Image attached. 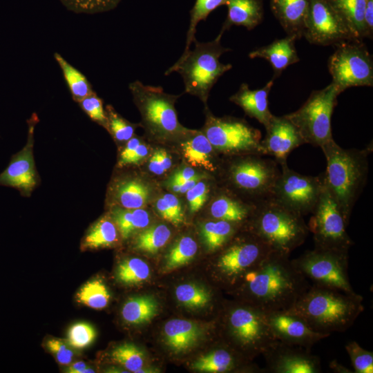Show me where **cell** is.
Instances as JSON below:
<instances>
[{
    "mask_svg": "<svg viewBox=\"0 0 373 373\" xmlns=\"http://www.w3.org/2000/svg\"><path fill=\"white\" fill-rule=\"evenodd\" d=\"M247 303L264 312L286 311L310 287L289 255L272 250L239 282Z\"/></svg>",
    "mask_w": 373,
    "mask_h": 373,
    "instance_id": "6da1fadb",
    "label": "cell"
},
{
    "mask_svg": "<svg viewBox=\"0 0 373 373\" xmlns=\"http://www.w3.org/2000/svg\"><path fill=\"white\" fill-rule=\"evenodd\" d=\"M363 298L315 285L298 298L287 312L302 318L313 330L331 334L349 329L363 312Z\"/></svg>",
    "mask_w": 373,
    "mask_h": 373,
    "instance_id": "7a4b0ae2",
    "label": "cell"
},
{
    "mask_svg": "<svg viewBox=\"0 0 373 373\" xmlns=\"http://www.w3.org/2000/svg\"><path fill=\"white\" fill-rule=\"evenodd\" d=\"M321 148L327 162L324 182L350 222L354 206L367 182L372 144L363 149H347L333 139Z\"/></svg>",
    "mask_w": 373,
    "mask_h": 373,
    "instance_id": "3957f363",
    "label": "cell"
},
{
    "mask_svg": "<svg viewBox=\"0 0 373 373\" xmlns=\"http://www.w3.org/2000/svg\"><path fill=\"white\" fill-rule=\"evenodd\" d=\"M247 227L273 250L288 255L304 243L309 233L303 216L272 198L256 204Z\"/></svg>",
    "mask_w": 373,
    "mask_h": 373,
    "instance_id": "277c9868",
    "label": "cell"
},
{
    "mask_svg": "<svg viewBox=\"0 0 373 373\" xmlns=\"http://www.w3.org/2000/svg\"><path fill=\"white\" fill-rule=\"evenodd\" d=\"M223 33L220 31L211 41L200 42L195 39L193 50L182 55L165 73L166 75L173 72L180 73L184 81L185 93L198 97L204 103L218 79L232 68L231 64L220 61L223 53L231 50L221 44Z\"/></svg>",
    "mask_w": 373,
    "mask_h": 373,
    "instance_id": "5b68a950",
    "label": "cell"
},
{
    "mask_svg": "<svg viewBox=\"0 0 373 373\" xmlns=\"http://www.w3.org/2000/svg\"><path fill=\"white\" fill-rule=\"evenodd\" d=\"M341 94L332 82L313 91L296 111L285 116L296 126L305 144L322 147L333 140L332 116Z\"/></svg>",
    "mask_w": 373,
    "mask_h": 373,
    "instance_id": "8992f818",
    "label": "cell"
},
{
    "mask_svg": "<svg viewBox=\"0 0 373 373\" xmlns=\"http://www.w3.org/2000/svg\"><path fill=\"white\" fill-rule=\"evenodd\" d=\"M227 166V180L233 187L257 204L271 198L280 175L278 164L258 154L239 155Z\"/></svg>",
    "mask_w": 373,
    "mask_h": 373,
    "instance_id": "52a82bcc",
    "label": "cell"
},
{
    "mask_svg": "<svg viewBox=\"0 0 373 373\" xmlns=\"http://www.w3.org/2000/svg\"><path fill=\"white\" fill-rule=\"evenodd\" d=\"M228 336L247 356L263 354L278 340L267 323L265 312L246 303L236 305L226 314Z\"/></svg>",
    "mask_w": 373,
    "mask_h": 373,
    "instance_id": "ba28073f",
    "label": "cell"
},
{
    "mask_svg": "<svg viewBox=\"0 0 373 373\" xmlns=\"http://www.w3.org/2000/svg\"><path fill=\"white\" fill-rule=\"evenodd\" d=\"M348 259L347 250L314 248L291 262L312 285L354 294L348 276Z\"/></svg>",
    "mask_w": 373,
    "mask_h": 373,
    "instance_id": "9c48e42d",
    "label": "cell"
},
{
    "mask_svg": "<svg viewBox=\"0 0 373 373\" xmlns=\"http://www.w3.org/2000/svg\"><path fill=\"white\" fill-rule=\"evenodd\" d=\"M128 88L152 133L173 136L186 132L178 122L174 107L178 96L164 93L160 86L144 85L138 80L131 82Z\"/></svg>",
    "mask_w": 373,
    "mask_h": 373,
    "instance_id": "30bf717a",
    "label": "cell"
},
{
    "mask_svg": "<svg viewBox=\"0 0 373 373\" xmlns=\"http://www.w3.org/2000/svg\"><path fill=\"white\" fill-rule=\"evenodd\" d=\"M312 214L307 227L313 234L314 248L349 251L354 244L347 232L349 221L327 187L324 178L318 200Z\"/></svg>",
    "mask_w": 373,
    "mask_h": 373,
    "instance_id": "8fae6325",
    "label": "cell"
},
{
    "mask_svg": "<svg viewBox=\"0 0 373 373\" xmlns=\"http://www.w3.org/2000/svg\"><path fill=\"white\" fill-rule=\"evenodd\" d=\"M204 132L214 149L224 154L265 155L260 131L243 119L208 114Z\"/></svg>",
    "mask_w": 373,
    "mask_h": 373,
    "instance_id": "7c38bea8",
    "label": "cell"
},
{
    "mask_svg": "<svg viewBox=\"0 0 373 373\" xmlns=\"http://www.w3.org/2000/svg\"><path fill=\"white\" fill-rule=\"evenodd\" d=\"M361 41L336 46L327 62L334 84L341 93L354 86H373V59Z\"/></svg>",
    "mask_w": 373,
    "mask_h": 373,
    "instance_id": "4fadbf2b",
    "label": "cell"
},
{
    "mask_svg": "<svg viewBox=\"0 0 373 373\" xmlns=\"http://www.w3.org/2000/svg\"><path fill=\"white\" fill-rule=\"evenodd\" d=\"M246 235L233 238L220 250L216 267L230 286H235L244 275L260 262L273 249L248 229Z\"/></svg>",
    "mask_w": 373,
    "mask_h": 373,
    "instance_id": "5bb4252c",
    "label": "cell"
},
{
    "mask_svg": "<svg viewBox=\"0 0 373 373\" xmlns=\"http://www.w3.org/2000/svg\"><path fill=\"white\" fill-rule=\"evenodd\" d=\"M280 166L271 198L302 216L312 213L323 188V173L306 175L290 169L287 163Z\"/></svg>",
    "mask_w": 373,
    "mask_h": 373,
    "instance_id": "9a60e30c",
    "label": "cell"
},
{
    "mask_svg": "<svg viewBox=\"0 0 373 373\" xmlns=\"http://www.w3.org/2000/svg\"><path fill=\"white\" fill-rule=\"evenodd\" d=\"M302 37L310 44L338 46L356 41L344 21L326 0H309Z\"/></svg>",
    "mask_w": 373,
    "mask_h": 373,
    "instance_id": "2e32d148",
    "label": "cell"
},
{
    "mask_svg": "<svg viewBox=\"0 0 373 373\" xmlns=\"http://www.w3.org/2000/svg\"><path fill=\"white\" fill-rule=\"evenodd\" d=\"M39 118L33 113L28 119V138L23 148L13 155L8 166L0 173V186L12 187L29 197L39 182L34 156V131Z\"/></svg>",
    "mask_w": 373,
    "mask_h": 373,
    "instance_id": "e0dca14e",
    "label": "cell"
},
{
    "mask_svg": "<svg viewBox=\"0 0 373 373\" xmlns=\"http://www.w3.org/2000/svg\"><path fill=\"white\" fill-rule=\"evenodd\" d=\"M265 372L273 373H318V357L309 350L276 341L264 354Z\"/></svg>",
    "mask_w": 373,
    "mask_h": 373,
    "instance_id": "ac0fdd59",
    "label": "cell"
},
{
    "mask_svg": "<svg viewBox=\"0 0 373 373\" xmlns=\"http://www.w3.org/2000/svg\"><path fill=\"white\" fill-rule=\"evenodd\" d=\"M265 314L273 334L282 343L310 350L315 343L329 336L313 330L302 318L287 311Z\"/></svg>",
    "mask_w": 373,
    "mask_h": 373,
    "instance_id": "d6986e66",
    "label": "cell"
},
{
    "mask_svg": "<svg viewBox=\"0 0 373 373\" xmlns=\"http://www.w3.org/2000/svg\"><path fill=\"white\" fill-rule=\"evenodd\" d=\"M265 128L266 135L260 142L265 155L274 157L280 166L287 163V157L293 150L305 144L298 128L285 115H273Z\"/></svg>",
    "mask_w": 373,
    "mask_h": 373,
    "instance_id": "ffe728a7",
    "label": "cell"
},
{
    "mask_svg": "<svg viewBox=\"0 0 373 373\" xmlns=\"http://www.w3.org/2000/svg\"><path fill=\"white\" fill-rule=\"evenodd\" d=\"M273 84L274 79L262 88L251 90L248 84L243 83L230 97V100L240 106L246 115L256 119L265 127L273 116L268 106V96Z\"/></svg>",
    "mask_w": 373,
    "mask_h": 373,
    "instance_id": "44dd1931",
    "label": "cell"
},
{
    "mask_svg": "<svg viewBox=\"0 0 373 373\" xmlns=\"http://www.w3.org/2000/svg\"><path fill=\"white\" fill-rule=\"evenodd\" d=\"M295 35H287L285 37L274 40L270 44L261 46L251 51V59L262 58L271 64L274 78L280 76L288 66L299 61V57L295 46Z\"/></svg>",
    "mask_w": 373,
    "mask_h": 373,
    "instance_id": "7402d4cb",
    "label": "cell"
},
{
    "mask_svg": "<svg viewBox=\"0 0 373 373\" xmlns=\"http://www.w3.org/2000/svg\"><path fill=\"white\" fill-rule=\"evenodd\" d=\"M256 208L255 203L245 202L237 195L223 192L213 200L209 213L213 219L242 226L249 223Z\"/></svg>",
    "mask_w": 373,
    "mask_h": 373,
    "instance_id": "603a6c76",
    "label": "cell"
},
{
    "mask_svg": "<svg viewBox=\"0 0 373 373\" xmlns=\"http://www.w3.org/2000/svg\"><path fill=\"white\" fill-rule=\"evenodd\" d=\"M309 3V0H270V8L287 34L300 39Z\"/></svg>",
    "mask_w": 373,
    "mask_h": 373,
    "instance_id": "cb8c5ba5",
    "label": "cell"
},
{
    "mask_svg": "<svg viewBox=\"0 0 373 373\" xmlns=\"http://www.w3.org/2000/svg\"><path fill=\"white\" fill-rule=\"evenodd\" d=\"M228 12L220 31L224 32L232 26H244L251 30L263 19L262 0H227Z\"/></svg>",
    "mask_w": 373,
    "mask_h": 373,
    "instance_id": "d4e9b609",
    "label": "cell"
},
{
    "mask_svg": "<svg viewBox=\"0 0 373 373\" xmlns=\"http://www.w3.org/2000/svg\"><path fill=\"white\" fill-rule=\"evenodd\" d=\"M165 343L174 352H185L193 347L201 336L199 326L185 319H172L163 327Z\"/></svg>",
    "mask_w": 373,
    "mask_h": 373,
    "instance_id": "484cf974",
    "label": "cell"
},
{
    "mask_svg": "<svg viewBox=\"0 0 373 373\" xmlns=\"http://www.w3.org/2000/svg\"><path fill=\"white\" fill-rule=\"evenodd\" d=\"M112 195L116 206L125 209H139L146 204L150 196V189L142 180L128 177L114 182Z\"/></svg>",
    "mask_w": 373,
    "mask_h": 373,
    "instance_id": "4316f807",
    "label": "cell"
},
{
    "mask_svg": "<svg viewBox=\"0 0 373 373\" xmlns=\"http://www.w3.org/2000/svg\"><path fill=\"white\" fill-rule=\"evenodd\" d=\"M344 21L356 41L365 38L364 12L366 0H326Z\"/></svg>",
    "mask_w": 373,
    "mask_h": 373,
    "instance_id": "83f0119b",
    "label": "cell"
},
{
    "mask_svg": "<svg viewBox=\"0 0 373 373\" xmlns=\"http://www.w3.org/2000/svg\"><path fill=\"white\" fill-rule=\"evenodd\" d=\"M186 161L193 166L203 167L214 171L217 166L213 162L214 148L203 133H197L181 144Z\"/></svg>",
    "mask_w": 373,
    "mask_h": 373,
    "instance_id": "f1b7e54d",
    "label": "cell"
},
{
    "mask_svg": "<svg viewBox=\"0 0 373 373\" xmlns=\"http://www.w3.org/2000/svg\"><path fill=\"white\" fill-rule=\"evenodd\" d=\"M111 217L124 240L146 228L150 223L149 213L142 208L125 209L115 205L111 209Z\"/></svg>",
    "mask_w": 373,
    "mask_h": 373,
    "instance_id": "f546056e",
    "label": "cell"
},
{
    "mask_svg": "<svg viewBox=\"0 0 373 373\" xmlns=\"http://www.w3.org/2000/svg\"><path fill=\"white\" fill-rule=\"evenodd\" d=\"M118 240V229L111 217L104 216L94 223L81 245L84 250L97 249L114 245Z\"/></svg>",
    "mask_w": 373,
    "mask_h": 373,
    "instance_id": "4dcf8cb0",
    "label": "cell"
},
{
    "mask_svg": "<svg viewBox=\"0 0 373 373\" xmlns=\"http://www.w3.org/2000/svg\"><path fill=\"white\" fill-rule=\"evenodd\" d=\"M240 226L216 220L206 222L200 229L201 236L207 251L216 252L224 247L236 234Z\"/></svg>",
    "mask_w": 373,
    "mask_h": 373,
    "instance_id": "1f68e13d",
    "label": "cell"
},
{
    "mask_svg": "<svg viewBox=\"0 0 373 373\" xmlns=\"http://www.w3.org/2000/svg\"><path fill=\"white\" fill-rule=\"evenodd\" d=\"M233 351L225 347L215 349L198 358L192 368L199 372L223 373L233 371L238 365V358Z\"/></svg>",
    "mask_w": 373,
    "mask_h": 373,
    "instance_id": "d6a6232c",
    "label": "cell"
},
{
    "mask_svg": "<svg viewBox=\"0 0 373 373\" xmlns=\"http://www.w3.org/2000/svg\"><path fill=\"white\" fill-rule=\"evenodd\" d=\"M158 305L151 296L145 295L128 299L122 309L124 321L131 325L147 323L157 314Z\"/></svg>",
    "mask_w": 373,
    "mask_h": 373,
    "instance_id": "836d02e7",
    "label": "cell"
},
{
    "mask_svg": "<svg viewBox=\"0 0 373 373\" xmlns=\"http://www.w3.org/2000/svg\"><path fill=\"white\" fill-rule=\"evenodd\" d=\"M54 58L59 66L73 99L79 103L94 91L88 79L79 70L68 62L59 53H54Z\"/></svg>",
    "mask_w": 373,
    "mask_h": 373,
    "instance_id": "e575fe53",
    "label": "cell"
},
{
    "mask_svg": "<svg viewBox=\"0 0 373 373\" xmlns=\"http://www.w3.org/2000/svg\"><path fill=\"white\" fill-rule=\"evenodd\" d=\"M171 236V230L164 224L145 228L135 238L134 248L150 254H155L167 243Z\"/></svg>",
    "mask_w": 373,
    "mask_h": 373,
    "instance_id": "d590c367",
    "label": "cell"
},
{
    "mask_svg": "<svg viewBox=\"0 0 373 373\" xmlns=\"http://www.w3.org/2000/svg\"><path fill=\"white\" fill-rule=\"evenodd\" d=\"M197 251L198 245L193 238L188 236L180 238L166 256L164 271H171L188 264Z\"/></svg>",
    "mask_w": 373,
    "mask_h": 373,
    "instance_id": "8d00e7d4",
    "label": "cell"
},
{
    "mask_svg": "<svg viewBox=\"0 0 373 373\" xmlns=\"http://www.w3.org/2000/svg\"><path fill=\"white\" fill-rule=\"evenodd\" d=\"M151 274L149 265L139 258L121 261L116 269V278L120 283L133 285L146 281Z\"/></svg>",
    "mask_w": 373,
    "mask_h": 373,
    "instance_id": "74e56055",
    "label": "cell"
},
{
    "mask_svg": "<svg viewBox=\"0 0 373 373\" xmlns=\"http://www.w3.org/2000/svg\"><path fill=\"white\" fill-rule=\"evenodd\" d=\"M78 303L88 307L101 309L105 308L111 299L110 292L100 279H93L85 283L76 295Z\"/></svg>",
    "mask_w": 373,
    "mask_h": 373,
    "instance_id": "f35d334b",
    "label": "cell"
},
{
    "mask_svg": "<svg viewBox=\"0 0 373 373\" xmlns=\"http://www.w3.org/2000/svg\"><path fill=\"white\" fill-rule=\"evenodd\" d=\"M175 294L183 306L189 309H200L207 306L211 301V292L195 283H184L178 285Z\"/></svg>",
    "mask_w": 373,
    "mask_h": 373,
    "instance_id": "ab89813d",
    "label": "cell"
},
{
    "mask_svg": "<svg viewBox=\"0 0 373 373\" xmlns=\"http://www.w3.org/2000/svg\"><path fill=\"white\" fill-rule=\"evenodd\" d=\"M227 0H196L190 14V23L186 33L185 49L182 55L190 50L195 39L196 26L200 21L206 20L208 15L219 6L226 5Z\"/></svg>",
    "mask_w": 373,
    "mask_h": 373,
    "instance_id": "60d3db41",
    "label": "cell"
},
{
    "mask_svg": "<svg viewBox=\"0 0 373 373\" xmlns=\"http://www.w3.org/2000/svg\"><path fill=\"white\" fill-rule=\"evenodd\" d=\"M111 359L130 372H137L144 363V354L135 345L125 343L115 347L111 352Z\"/></svg>",
    "mask_w": 373,
    "mask_h": 373,
    "instance_id": "b9f144b4",
    "label": "cell"
},
{
    "mask_svg": "<svg viewBox=\"0 0 373 373\" xmlns=\"http://www.w3.org/2000/svg\"><path fill=\"white\" fill-rule=\"evenodd\" d=\"M106 129L118 142H126L133 137L135 125L131 124L119 115L110 105L106 106Z\"/></svg>",
    "mask_w": 373,
    "mask_h": 373,
    "instance_id": "7bdbcfd3",
    "label": "cell"
},
{
    "mask_svg": "<svg viewBox=\"0 0 373 373\" xmlns=\"http://www.w3.org/2000/svg\"><path fill=\"white\" fill-rule=\"evenodd\" d=\"M68 10L75 13L95 14L110 11L122 0H59Z\"/></svg>",
    "mask_w": 373,
    "mask_h": 373,
    "instance_id": "ee69618b",
    "label": "cell"
},
{
    "mask_svg": "<svg viewBox=\"0 0 373 373\" xmlns=\"http://www.w3.org/2000/svg\"><path fill=\"white\" fill-rule=\"evenodd\" d=\"M96 331L90 324L78 322L73 325L67 334L68 344L75 349H84L93 343Z\"/></svg>",
    "mask_w": 373,
    "mask_h": 373,
    "instance_id": "f6af8a7d",
    "label": "cell"
},
{
    "mask_svg": "<svg viewBox=\"0 0 373 373\" xmlns=\"http://www.w3.org/2000/svg\"><path fill=\"white\" fill-rule=\"evenodd\" d=\"M345 350L349 355L354 373L373 372V353L363 349L356 341L346 344Z\"/></svg>",
    "mask_w": 373,
    "mask_h": 373,
    "instance_id": "bcb514c9",
    "label": "cell"
},
{
    "mask_svg": "<svg viewBox=\"0 0 373 373\" xmlns=\"http://www.w3.org/2000/svg\"><path fill=\"white\" fill-rule=\"evenodd\" d=\"M78 104L93 121L107 128V117L103 101L95 92L84 97Z\"/></svg>",
    "mask_w": 373,
    "mask_h": 373,
    "instance_id": "7dc6e473",
    "label": "cell"
},
{
    "mask_svg": "<svg viewBox=\"0 0 373 373\" xmlns=\"http://www.w3.org/2000/svg\"><path fill=\"white\" fill-rule=\"evenodd\" d=\"M209 191V186L200 180L186 193L191 213L198 211L204 206L208 200Z\"/></svg>",
    "mask_w": 373,
    "mask_h": 373,
    "instance_id": "c3c4849f",
    "label": "cell"
},
{
    "mask_svg": "<svg viewBox=\"0 0 373 373\" xmlns=\"http://www.w3.org/2000/svg\"><path fill=\"white\" fill-rule=\"evenodd\" d=\"M46 344L47 349L54 355L59 364L66 365L72 363L74 352L68 343L57 338H50Z\"/></svg>",
    "mask_w": 373,
    "mask_h": 373,
    "instance_id": "681fc988",
    "label": "cell"
},
{
    "mask_svg": "<svg viewBox=\"0 0 373 373\" xmlns=\"http://www.w3.org/2000/svg\"><path fill=\"white\" fill-rule=\"evenodd\" d=\"M162 198L165 201L169 213V222L175 226H178L183 223L184 216L178 198L171 193L164 194Z\"/></svg>",
    "mask_w": 373,
    "mask_h": 373,
    "instance_id": "f907efd6",
    "label": "cell"
},
{
    "mask_svg": "<svg viewBox=\"0 0 373 373\" xmlns=\"http://www.w3.org/2000/svg\"><path fill=\"white\" fill-rule=\"evenodd\" d=\"M141 143L139 138L133 137L126 142V145L121 151L118 160L117 165L123 167L127 165V162L133 154L137 146Z\"/></svg>",
    "mask_w": 373,
    "mask_h": 373,
    "instance_id": "816d5d0a",
    "label": "cell"
},
{
    "mask_svg": "<svg viewBox=\"0 0 373 373\" xmlns=\"http://www.w3.org/2000/svg\"><path fill=\"white\" fill-rule=\"evenodd\" d=\"M197 173L192 168L185 167L175 172L167 181L168 185L176 184H180L184 183L192 178L198 176Z\"/></svg>",
    "mask_w": 373,
    "mask_h": 373,
    "instance_id": "f5cc1de1",
    "label": "cell"
},
{
    "mask_svg": "<svg viewBox=\"0 0 373 373\" xmlns=\"http://www.w3.org/2000/svg\"><path fill=\"white\" fill-rule=\"evenodd\" d=\"M364 28L365 37L372 38L373 35V0H366Z\"/></svg>",
    "mask_w": 373,
    "mask_h": 373,
    "instance_id": "db71d44e",
    "label": "cell"
},
{
    "mask_svg": "<svg viewBox=\"0 0 373 373\" xmlns=\"http://www.w3.org/2000/svg\"><path fill=\"white\" fill-rule=\"evenodd\" d=\"M148 153L149 149L147 146L141 142L128 160L127 165L139 164L147 156Z\"/></svg>",
    "mask_w": 373,
    "mask_h": 373,
    "instance_id": "11a10c76",
    "label": "cell"
},
{
    "mask_svg": "<svg viewBox=\"0 0 373 373\" xmlns=\"http://www.w3.org/2000/svg\"><path fill=\"white\" fill-rule=\"evenodd\" d=\"M202 178V175L199 174L194 178H192L184 183L176 184H173L168 185V186L174 192L184 193L191 189L199 180Z\"/></svg>",
    "mask_w": 373,
    "mask_h": 373,
    "instance_id": "9f6ffc18",
    "label": "cell"
},
{
    "mask_svg": "<svg viewBox=\"0 0 373 373\" xmlns=\"http://www.w3.org/2000/svg\"><path fill=\"white\" fill-rule=\"evenodd\" d=\"M149 169L150 171L156 175H161L165 172L161 163L157 151H156L150 158L149 162Z\"/></svg>",
    "mask_w": 373,
    "mask_h": 373,
    "instance_id": "6f0895ef",
    "label": "cell"
},
{
    "mask_svg": "<svg viewBox=\"0 0 373 373\" xmlns=\"http://www.w3.org/2000/svg\"><path fill=\"white\" fill-rule=\"evenodd\" d=\"M69 373H90L94 372L91 368L87 367L86 364L83 361H77L71 365L68 369Z\"/></svg>",
    "mask_w": 373,
    "mask_h": 373,
    "instance_id": "680465c9",
    "label": "cell"
},
{
    "mask_svg": "<svg viewBox=\"0 0 373 373\" xmlns=\"http://www.w3.org/2000/svg\"><path fill=\"white\" fill-rule=\"evenodd\" d=\"M159 153V157L162 164V166L165 171H168L172 165V162L171 157L164 150H157Z\"/></svg>",
    "mask_w": 373,
    "mask_h": 373,
    "instance_id": "91938a15",
    "label": "cell"
},
{
    "mask_svg": "<svg viewBox=\"0 0 373 373\" xmlns=\"http://www.w3.org/2000/svg\"><path fill=\"white\" fill-rule=\"evenodd\" d=\"M329 367L335 372L338 373H353L354 371H350L343 365L338 363L336 361H332L329 363Z\"/></svg>",
    "mask_w": 373,
    "mask_h": 373,
    "instance_id": "94428289",
    "label": "cell"
}]
</instances>
